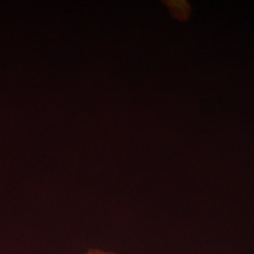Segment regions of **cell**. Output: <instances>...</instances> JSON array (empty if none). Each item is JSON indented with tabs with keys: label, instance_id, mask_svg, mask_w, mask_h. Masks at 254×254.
<instances>
[{
	"label": "cell",
	"instance_id": "6da1fadb",
	"mask_svg": "<svg viewBox=\"0 0 254 254\" xmlns=\"http://www.w3.org/2000/svg\"><path fill=\"white\" fill-rule=\"evenodd\" d=\"M86 254H114L112 253H105L102 251H97V250H91L90 252H88Z\"/></svg>",
	"mask_w": 254,
	"mask_h": 254
}]
</instances>
